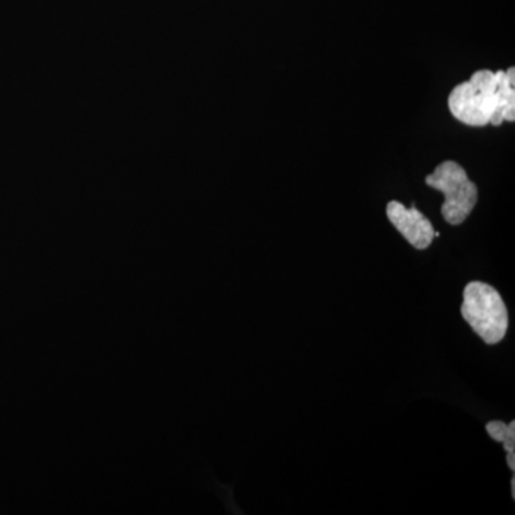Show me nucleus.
I'll return each mask as SVG.
<instances>
[{"label":"nucleus","mask_w":515,"mask_h":515,"mask_svg":"<svg viewBox=\"0 0 515 515\" xmlns=\"http://www.w3.org/2000/svg\"><path fill=\"white\" fill-rule=\"evenodd\" d=\"M448 109L458 122L484 128L515 120V71L479 69L451 90Z\"/></svg>","instance_id":"obj_1"},{"label":"nucleus","mask_w":515,"mask_h":515,"mask_svg":"<svg viewBox=\"0 0 515 515\" xmlns=\"http://www.w3.org/2000/svg\"><path fill=\"white\" fill-rule=\"evenodd\" d=\"M463 296L461 315L471 329L488 345L501 342L508 329V311L498 291L474 281L465 286Z\"/></svg>","instance_id":"obj_2"},{"label":"nucleus","mask_w":515,"mask_h":515,"mask_svg":"<svg viewBox=\"0 0 515 515\" xmlns=\"http://www.w3.org/2000/svg\"><path fill=\"white\" fill-rule=\"evenodd\" d=\"M426 184L444 195L441 214L449 225H461L478 202V188L456 161L440 164L426 177Z\"/></svg>","instance_id":"obj_3"},{"label":"nucleus","mask_w":515,"mask_h":515,"mask_svg":"<svg viewBox=\"0 0 515 515\" xmlns=\"http://www.w3.org/2000/svg\"><path fill=\"white\" fill-rule=\"evenodd\" d=\"M386 217L409 244L418 249H427L435 238V231L430 219L415 206L407 208L398 201H391L386 205Z\"/></svg>","instance_id":"obj_4"},{"label":"nucleus","mask_w":515,"mask_h":515,"mask_svg":"<svg viewBox=\"0 0 515 515\" xmlns=\"http://www.w3.org/2000/svg\"><path fill=\"white\" fill-rule=\"evenodd\" d=\"M486 430L494 441L502 442L507 452H515V421H511L509 426L502 421H491Z\"/></svg>","instance_id":"obj_5"},{"label":"nucleus","mask_w":515,"mask_h":515,"mask_svg":"<svg viewBox=\"0 0 515 515\" xmlns=\"http://www.w3.org/2000/svg\"><path fill=\"white\" fill-rule=\"evenodd\" d=\"M507 465L511 471H515V452H507Z\"/></svg>","instance_id":"obj_6"},{"label":"nucleus","mask_w":515,"mask_h":515,"mask_svg":"<svg viewBox=\"0 0 515 515\" xmlns=\"http://www.w3.org/2000/svg\"><path fill=\"white\" fill-rule=\"evenodd\" d=\"M511 494H512V500H515V477L511 478Z\"/></svg>","instance_id":"obj_7"}]
</instances>
